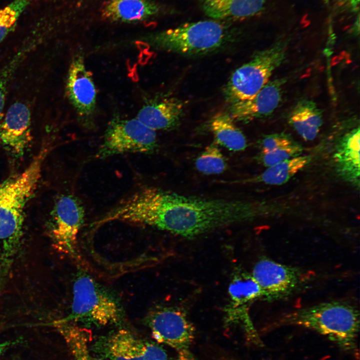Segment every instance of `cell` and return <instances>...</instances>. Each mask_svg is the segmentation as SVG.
<instances>
[{
  "instance_id": "obj_1",
  "label": "cell",
  "mask_w": 360,
  "mask_h": 360,
  "mask_svg": "<svg viewBox=\"0 0 360 360\" xmlns=\"http://www.w3.org/2000/svg\"><path fill=\"white\" fill-rule=\"evenodd\" d=\"M116 221L193 238L244 222L252 205L236 199L188 196L154 187L136 190L113 210Z\"/></svg>"
},
{
  "instance_id": "obj_2",
  "label": "cell",
  "mask_w": 360,
  "mask_h": 360,
  "mask_svg": "<svg viewBox=\"0 0 360 360\" xmlns=\"http://www.w3.org/2000/svg\"><path fill=\"white\" fill-rule=\"evenodd\" d=\"M51 149L42 148L23 172L0 184V278L8 274L20 248L25 208Z\"/></svg>"
},
{
  "instance_id": "obj_3",
  "label": "cell",
  "mask_w": 360,
  "mask_h": 360,
  "mask_svg": "<svg viewBox=\"0 0 360 360\" xmlns=\"http://www.w3.org/2000/svg\"><path fill=\"white\" fill-rule=\"evenodd\" d=\"M286 326L314 331L342 350L358 356L360 312L347 302L332 300L296 309L280 316L270 328Z\"/></svg>"
},
{
  "instance_id": "obj_4",
  "label": "cell",
  "mask_w": 360,
  "mask_h": 360,
  "mask_svg": "<svg viewBox=\"0 0 360 360\" xmlns=\"http://www.w3.org/2000/svg\"><path fill=\"white\" fill-rule=\"evenodd\" d=\"M72 292L70 312L56 322L101 327L118 324L122 320L123 310L117 298L82 270L76 275Z\"/></svg>"
},
{
  "instance_id": "obj_5",
  "label": "cell",
  "mask_w": 360,
  "mask_h": 360,
  "mask_svg": "<svg viewBox=\"0 0 360 360\" xmlns=\"http://www.w3.org/2000/svg\"><path fill=\"white\" fill-rule=\"evenodd\" d=\"M146 40L156 50L184 56H200L224 46L228 40V31L218 21L202 20L152 34Z\"/></svg>"
},
{
  "instance_id": "obj_6",
  "label": "cell",
  "mask_w": 360,
  "mask_h": 360,
  "mask_svg": "<svg viewBox=\"0 0 360 360\" xmlns=\"http://www.w3.org/2000/svg\"><path fill=\"white\" fill-rule=\"evenodd\" d=\"M286 51V44L280 42L257 52L248 62L236 69L224 88L228 104L250 99L258 94L284 62Z\"/></svg>"
},
{
  "instance_id": "obj_7",
  "label": "cell",
  "mask_w": 360,
  "mask_h": 360,
  "mask_svg": "<svg viewBox=\"0 0 360 360\" xmlns=\"http://www.w3.org/2000/svg\"><path fill=\"white\" fill-rule=\"evenodd\" d=\"M156 131L136 118L114 117L105 131L96 157L104 159L125 153L152 154L157 148Z\"/></svg>"
},
{
  "instance_id": "obj_8",
  "label": "cell",
  "mask_w": 360,
  "mask_h": 360,
  "mask_svg": "<svg viewBox=\"0 0 360 360\" xmlns=\"http://www.w3.org/2000/svg\"><path fill=\"white\" fill-rule=\"evenodd\" d=\"M251 274L261 290L262 299L268 301L293 296L304 288L310 280L309 275L299 268L264 257L255 264Z\"/></svg>"
},
{
  "instance_id": "obj_9",
  "label": "cell",
  "mask_w": 360,
  "mask_h": 360,
  "mask_svg": "<svg viewBox=\"0 0 360 360\" xmlns=\"http://www.w3.org/2000/svg\"><path fill=\"white\" fill-rule=\"evenodd\" d=\"M145 321L156 342L176 352L190 350L195 328L184 310L174 306H160L150 311Z\"/></svg>"
},
{
  "instance_id": "obj_10",
  "label": "cell",
  "mask_w": 360,
  "mask_h": 360,
  "mask_svg": "<svg viewBox=\"0 0 360 360\" xmlns=\"http://www.w3.org/2000/svg\"><path fill=\"white\" fill-rule=\"evenodd\" d=\"M230 303L226 308L225 324L240 326L244 332L246 340L254 346L261 339L250 318L248 308L256 300L262 299L261 290L251 274L244 271L237 272L228 286Z\"/></svg>"
},
{
  "instance_id": "obj_11",
  "label": "cell",
  "mask_w": 360,
  "mask_h": 360,
  "mask_svg": "<svg viewBox=\"0 0 360 360\" xmlns=\"http://www.w3.org/2000/svg\"><path fill=\"white\" fill-rule=\"evenodd\" d=\"M84 208L81 200L72 194L60 196L52 212L50 235L60 252L74 256L78 234L84 224Z\"/></svg>"
},
{
  "instance_id": "obj_12",
  "label": "cell",
  "mask_w": 360,
  "mask_h": 360,
  "mask_svg": "<svg viewBox=\"0 0 360 360\" xmlns=\"http://www.w3.org/2000/svg\"><path fill=\"white\" fill-rule=\"evenodd\" d=\"M68 99L76 112L80 125L94 128L96 106V90L86 68L82 54L78 52L70 64L66 83Z\"/></svg>"
},
{
  "instance_id": "obj_13",
  "label": "cell",
  "mask_w": 360,
  "mask_h": 360,
  "mask_svg": "<svg viewBox=\"0 0 360 360\" xmlns=\"http://www.w3.org/2000/svg\"><path fill=\"white\" fill-rule=\"evenodd\" d=\"M286 80H270L252 98L230 104L228 112L234 122H248L270 115L282 100Z\"/></svg>"
},
{
  "instance_id": "obj_14",
  "label": "cell",
  "mask_w": 360,
  "mask_h": 360,
  "mask_svg": "<svg viewBox=\"0 0 360 360\" xmlns=\"http://www.w3.org/2000/svg\"><path fill=\"white\" fill-rule=\"evenodd\" d=\"M30 112L24 104L16 102L8 110L0 124V140L16 156L24 154L31 140Z\"/></svg>"
},
{
  "instance_id": "obj_15",
  "label": "cell",
  "mask_w": 360,
  "mask_h": 360,
  "mask_svg": "<svg viewBox=\"0 0 360 360\" xmlns=\"http://www.w3.org/2000/svg\"><path fill=\"white\" fill-rule=\"evenodd\" d=\"M184 104L174 98L152 102L144 105L136 118L155 130H171L177 128L184 113Z\"/></svg>"
},
{
  "instance_id": "obj_16",
  "label": "cell",
  "mask_w": 360,
  "mask_h": 360,
  "mask_svg": "<svg viewBox=\"0 0 360 360\" xmlns=\"http://www.w3.org/2000/svg\"><path fill=\"white\" fill-rule=\"evenodd\" d=\"M138 339L129 330L120 328L100 338L94 350L109 360H136Z\"/></svg>"
},
{
  "instance_id": "obj_17",
  "label": "cell",
  "mask_w": 360,
  "mask_h": 360,
  "mask_svg": "<svg viewBox=\"0 0 360 360\" xmlns=\"http://www.w3.org/2000/svg\"><path fill=\"white\" fill-rule=\"evenodd\" d=\"M159 11L150 0H108L103 6L102 16L112 22H134L146 20Z\"/></svg>"
},
{
  "instance_id": "obj_18",
  "label": "cell",
  "mask_w": 360,
  "mask_h": 360,
  "mask_svg": "<svg viewBox=\"0 0 360 360\" xmlns=\"http://www.w3.org/2000/svg\"><path fill=\"white\" fill-rule=\"evenodd\" d=\"M205 14L214 19H242L262 12L265 0H200Z\"/></svg>"
},
{
  "instance_id": "obj_19",
  "label": "cell",
  "mask_w": 360,
  "mask_h": 360,
  "mask_svg": "<svg viewBox=\"0 0 360 360\" xmlns=\"http://www.w3.org/2000/svg\"><path fill=\"white\" fill-rule=\"evenodd\" d=\"M289 123L305 140H312L317 136L322 124V112L312 100L299 101L290 114Z\"/></svg>"
},
{
  "instance_id": "obj_20",
  "label": "cell",
  "mask_w": 360,
  "mask_h": 360,
  "mask_svg": "<svg viewBox=\"0 0 360 360\" xmlns=\"http://www.w3.org/2000/svg\"><path fill=\"white\" fill-rule=\"evenodd\" d=\"M228 112H219L210 122V129L214 138L215 143L230 150L242 151L247 146L246 136L234 124Z\"/></svg>"
},
{
  "instance_id": "obj_21",
  "label": "cell",
  "mask_w": 360,
  "mask_h": 360,
  "mask_svg": "<svg viewBox=\"0 0 360 360\" xmlns=\"http://www.w3.org/2000/svg\"><path fill=\"white\" fill-rule=\"evenodd\" d=\"M360 133L358 128L345 135L334 156L340 171L350 178L360 174Z\"/></svg>"
},
{
  "instance_id": "obj_22",
  "label": "cell",
  "mask_w": 360,
  "mask_h": 360,
  "mask_svg": "<svg viewBox=\"0 0 360 360\" xmlns=\"http://www.w3.org/2000/svg\"><path fill=\"white\" fill-rule=\"evenodd\" d=\"M64 337L74 360H104L92 354L89 347L88 332L84 328L72 322H54Z\"/></svg>"
},
{
  "instance_id": "obj_23",
  "label": "cell",
  "mask_w": 360,
  "mask_h": 360,
  "mask_svg": "<svg viewBox=\"0 0 360 360\" xmlns=\"http://www.w3.org/2000/svg\"><path fill=\"white\" fill-rule=\"evenodd\" d=\"M308 156H297L284 160L268 168L256 180L272 185L286 182L310 161Z\"/></svg>"
},
{
  "instance_id": "obj_24",
  "label": "cell",
  "mask_w": 360,
  "mask_h": 360,
  "mask_svg": "<svg viewBox=\"0 0 360 360\" xmlns=\"http://www.w3.org/2000/svg\"><path fill=\"white\" fill-rule=\"evenodd\" d=\"M196 170L206 174H217L227 168L226 160L216 143L206 146L196 158L195 161Z\"/></svg>"
},
{
  "instance_id": "obj_25",
  "label": "cell",
  "mask_w": 360,
  "mask_h": 360,
  "mask_svg": "<svg viewBox=\"0 0 360 360\" xmlns=\"http://www.w3.org/2000/svg\"><path fill=\"white\" fill-rule=\"evenodd\" d=\"M29 0H14L0 10V43L14 27Z\"/></svg>"
},
{
  "instance_id": "obj_26",
  "label": "cell",
  "mask_w": 360,
  "mask_h": 360,
  "mask_svg": "<svg viewBox=\"0 0 360 360\" xmlns=\"http://www.w3.org/2000/svg\"><path fill=\"white\" fill-rule=\"evenodd\" d=\"M302 148L295 144L278 148L274 150L262 152L260 160L264 165L270 167L284 160L300 156Z\"/></svg>"
},
{
  "instance_id": "obj_27",
  "label": "cell",
  "mask_w": 360,
  "mask_h": 360,
  "mask_svg": "<svg viewBox=\"0 0 360 360\" xmlns=\"http://www.w3.org/2000/svg\"><path fill=\"white\" fill-rule=\"evenodd\" d=\"M159 344L139 338L136 360H170L166 351Z\"/></svg>"
},
{
  "instance_id": "obj_28",
  "label": "cell",
  "mask_w": 360,
  "mask_h": 360,
  "mask_svg": "<svg viewBox=\"0 0 360 360\" xmlns=\"http://www.w3.org/2000/svg\"><path fill=\"white\" fill-rule=\"evenodd\" d=\"M294 142L292 139L285 134H274L264 136L261 140L260 145L262 152H266L289 146Z\"/></svg>"
},
{
  "instance_id": "obj_29",
  "label": "cell",
  "mask_w": 360,
  "mask_h": 360,
  "mask_svg": "<svg viewBox=\"0 0 360 360\" xmlns=\"http://www.w3.org/2000/svg\"><path fill=\"white\" fill-rule=\"evenodd\" d=\"M8 74V70H6L0 72V121L2 120L4 115Z\"/></svg>"
},
{
  "instance_id": "obj_30",
  "label": "cell",
  "mask_w": 360,
  "mask_h": 360,
  "mask_svg": "<svg viewBox=\"0 0 360 360\" xmlns=\"http://www.w3.org/2000/svg\"><path fill=\"white\" fill-rule=\"evenodd\" d=\"M176 355L170 360H198L190 350L176 352Z\"/></svg>"
},
{
  "instance_id": "obj_31",
  "label": "cell",
  "mask_w": 360,
  "mask_h": 360,
  "mask_svg": "<svg viewBox=\"0 0 360 360\" xmlns=\"http://www.w3.org/2000/svg\"><path fill=\"white\" fill-rule=\"evenodd\" d=\"M339 4L346 5L354 10L358 9L360 0H337Z\"/></svg>"
},
{
  "instance_id": "obj_32",
  "label": "cell",
  "mask_w": 360,
  "mask_h": 360,
  "mask_svg": "<svg viewBox=\"0 0 360 360\" xmlns=\"http://www.w3.org/2000/svg\"><path fill=\"white\" fill-rule=\"evenodd\" d=\"M18 342H20V340H16L14 341L10 340L0 343V356L8 348L18 344Z\"/></svg>"
},
{
  "instance_id": "obj_33",
  "label": "cell",
  "mask_w": 360,
  "mask_h": 360,
  "mask_svg": "<svg viewBox=\"0 0 360 360\" xmlns=\"http://www.w3.org/2000/svg\"><path fill=\"white\" fill-rule=\"evenodd\" d=\"M326 4H328L330 0H323Z\"/></svg>"
}]
</instances>
